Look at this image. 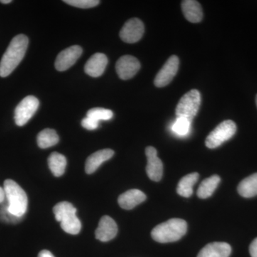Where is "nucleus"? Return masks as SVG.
<instances>
[{"label":"nucleus","instance_id":"obj_1","mask_svg":"<svg viewBox=\"0 0 257 257\" xmlns=\"http://www.w3.org/2000/svg\"><path fill=\"white\" fill-rule=\"evenodd\" d=\"M28 45L26 35H17L13 39L0 62V77H8L17 68L25 57Z\"/></svg>","mask_w":257,"mask_h":257},{"label":"nucleus","instance_id":"obj_2","mask_svg":"<svg viewBox=\"0 0 257 257\" xmlns=\"http://www.w3.org/2000/svg\"><path fill=\"white\" fill-rule=\"evenodd\" d=\"M187 223L181 219H171L157 225L152 229V239L157 242L169 243L178 241L185 235Z\"/></svg>","mask_w":257,"mask_h":257},{"label":"nucleus","instance_id":"obj_3","mask_svg":"<svg viewBox=\"0 0 257 257\" xmlns=\"http://www.w3.org/2000/svg\"><path fill=\"white\" fill-rule=\"evenodd\" d=\"M4 189L8 210L13 215L23 218L28 210V198L26 192L12 179L5 181Z\"/></svg>","mask_w":257,"mask_h":257},{"label":"nucleus","instance_id":"obj_4","mask_svg":"<svg viewBox=\"0 0 257 257\" xmlns=\"http://www.w3.org/2000/svg\"><path fill=\"white\" fill-rule=\"evenodd\" d=\"M53 212L56 219L60 221L61 227L65 232L73 235L79 234L82 224L76 214L77 209L71 203H58L53 208Z\"/></svg>","mask_w":257,"mask_h":257},{"label":"nucleus","instance_id":"obj_5","mask_svg":"<svg viewBox=\"0 0 257 257\" xmlns=\"http://www.w3.org/2000/svg\"><path fill=\"white\" fill-rule=\"evenodd\" d=\"M201 104V94L197 89H192L179 100L176 108L177 117H185L192 121L197 115Z\"/></svg>","mask_w":257,"mask_h":257},{"label":"nucleus","instance_id":"obj_6","mask_svg":"<svg viewBox=\"0 0 257 257\" xmlns=\"http://www.w3.org/2000/svg\"><path fill=\"white\" fill-rule=\"evenodd\" d=\"M236 132V125L231 120L222 121L206 139V146L209 149H214L220 146L225 142L230 140Z\"/></svg>","mask_w":257,"mask_h":257},{"label":"nucleus","instance_id":"obj_7","mask_svg":"<svg viewBox=\"0 0 257 257\" xmlns=\"http://www.w3.org/2000/svg\"><path fill=\"white\" fill-rule=\"evenodd\" d=\"M40 105L38 99L34 96H28L20 101L15 111V123L19 126L27 124L36 113Z\"/></svg>","mask_w":257,"mask_h":257},{"label":"nucleus","instance_id":"obj_8","mask_svg":"<svg viewBox=\"0 0 257 257\" xmlns=\"http://www.w3.org/2000/svg\"><path fill=\"white\" fill-rule=\"evenodd\" d=\"M145 32V26L138 18L128 20L119 32L120 38L126 43H136L141 40Z\"/></svg>","mask_w":257,"mask_h":257},{"label":"nucleus","instance_id":"obj_9","mask_svg":"<svg viewBox=\"0 0 257 257\" xmlns=\"http://www.w3.org/2000/svg\"><path fill=\"white\" fill-rule=\"evenodd\" d=\"M179 64L178 57L176 55L171 56L157 73L155 79V86L157 87H164L168 85L177 74Z\"/></svg>","mask_w":257,"mask_h":257},{"label":"nucleus","instance_id":"obj_10","mask_svg":"<svg viewBox=\"0 0 257 257\" xmlns=\"http://www.w3.org/2000/svg\"><path fill=\"white\" fill-rule=\"evenodd\" d=\"M141 67L138 59L133 56L124 55L120 57L116 64V71L119 78L127 80L133 78Z\"/></svg>","mask_w":257,"mask_h":257},{"label":"nucleus","instance_id":"obj_11","mask_svg":"<svg viewBox=\"0 0 257 257\" xmlns=\"http://www.w3.org/2000/svg\"><path fill=\"white\" fill-rule=\"evenodd\" d=\"M82 54V48L74 45L65 49L57 56L55 61V68L60 72H64L70 68Z\"/></svg>","mask_w":257,"mask_h":257},{"label":"nucleus","instance_id":"obj_12","mask_svg":"<svg viewBox=\"0 0 257 257\" xmlns=\"http://www.w3.org/2000/svg\"><path fill=\"white\" fill-rule=\"evenodd\" d=\"M145 153L147 159V176L151 180L159 182L163 175V164L157 156V150L153 147H147Z\"/></svg>","mask_w":257,"mask_h":257},{"label":"nucleus","instance_id":"obj_13","mask_svg":"<svg viewBox=\"0 0 257 257\" xmlns=\"http://www.w3.org/2000/svg\"><path fill=\"white\" fill-rule=\"evenodd\" d=\"M118 232L117 225L112 218L109 216H104L101 218L96 229L95 236L99 241L106 242L114 239Z\"/></svg>","mask_w":257,"mask_h":257},{"label":"nucleus","instance_id":"obj_14","mask_svg":"<svg viewBox=\"0 0 257 257\" xmlns=\"http://www.w3.org/2000/svg\"><path fill=\"white\" fill-rule=\"evenodd\" d=\"M108 64V59L104 54L96 53L88 60L84 66L86 74L92 77L102 75Z\"/></svg>","mask_w":257,"mask_h":257},{"label":"nucleus","instance_id":"obj_15","mask_svg":"<svg viewBox=\"0 0 257 257\" xmlns=\"http://www.w3.org/2000/svg\"><path fill=\"white\" fill-rule=\"evenodd\" d=\"M147 196L142 191L139 189H130L119 196L118 203L122 209L130 210L145 202Z\"/></svg>","mask_w":257,"mask_h":257},{"label":"nucleus","instance_id":"obj_16","mask_svg":"<svg viewBox=\"0 0 257 257\" xmlns=\"http://www.w3.org/2000/svg\"><path fill=\"white\" fill-rule=\"evenodd\" d=\"M114 152L110 149L99 150L94 152L88 157L85 164L86 173L88 175L94 173L99 168L101 164L104 163L106 161L110 160Z\"/></svg>","mask_w":257,"mask_h":257},{"label":"nucleus","instance_id":"obj_17","mask_svg":"<svg viewBox=\"0 0 257 257\" xmlns=\"http://www.w3.org/2000/svg\"><path fill=\"white\" fill-rule=\"evenodd\" d=\"M231 247L229 243L213 242L208 243L198 253L197 257H229Z\"/></svg>","mask_w":257,"mask_h":257},{"label":"nucleus","instance_id":"obj_18","mask_svg":"<svg viewBox=\"0 0 257 257\" xmlns=\"http://www.w3.org/2000/svg\"><path fill=\"white\" fill-rule=\"evenodd\" d=\"M182 10L184 17L190 23H198L202 21L203 18L202 7L197 1L185 0L182 2Z\"/></svg>","mask_w":257,"mask_h":257},{"label":"nucleus","instance_id":"obj_19","mask_svg":"<svg viewBox=\"0 0 257 257\" xmlns=\"http://www.w3.org/2000/svg\"><path fill=\"white\" fill-rule=\"evenodd\" d=\"M238 192L241 197L251 198L257 195V173L248 176L240 182Z\"/></svg>","mask_w":257,"mask_h":257},{"label":"nucleus","instance_id":"obj_20","mask_svg":"<svg viewBox=\"0 0 257 257\" xmlns=\"http://www.w3.org/2000/svg\"><path fill=\"white\" fill-rule=\"evenodd\" d=\"M199 177V174L195 172L184 176L181 179L177 189L179 195L186 198L190 197L193 194V187L197 183Z\"/></svg>","mask_w":257,"mask_h":257},{"label":"nucleus","instance_id":"obj_21","mask_svg":"<svg viewBox=\"0 0 257 257\" xmlns=\"http://www.w3.org/2000/svg\"><path fill=\"white\" fill-rule=\"evenodd\" d=\"M220 180V177L218 175H213L203 180L198 188V197L201 199H207L211 197L217 188Z\"/></svg>","mask_w":257,"mask_h":257},{"label":"nucleus","instance_id":"obj_22","mask_svg":"<svg viewBox=\"0 0 257 257\" xmlns=\"http://www.w3.org/2000/svg\"><path fill=\"white\" fill-rule=\"evenodd\" d=\"M67 163L66 157L58 152H53L48 158L49 167L55 177H61L64 175Z\"/></svg>","mask_w":257,"mask_h":257},{"label":"nucleus","instance_id":"obj_23","mask_svg":"<svg viewBox=\"0 0 257 257\" xmlns=\"http://www.w3.org/2000/svg\"><path fill=\"white\" fill-rule=\"evenodd\" d=\"M37 145L42 149H47L55 146L59 143L58 135L55 130L52 128H45L37 135Z\"/></svg>","mask_w":257,"mask_h":257},{"label":"nucleus","instance_id":"obj_24","mask_svg":"<svg viewBox=\"0 0 257 257\" xmlns=\"http://www.w3.org/2000/svg\"><path fill=\"white\" fill-rule=\"evenodd\" d=\"M190 120L185 117H177L172 125V130L179 136H185L189 133L191 125Z\"/></svg>","mask_w":257,"mask_h":257},{"label":"nucleus","instance_id":"obj_25","mask_svg":"<svg viewBox=\"0 0 257 257\" xmlns=\"http://www.w3.org/2000/svg\"><path fill=\"white\" fill-rule=\"evenodd\" d=\"M113 115L114 114H113L112 111L109 110V109L97 107L89 109L88 111L87 116L99 121L100 120L107 121V120L111 119L113 117Z\"/></svg>","mask_w":257,"mask_h":257},{"label":"nucleus","instance_id":"obj_26","mask_svg":"<svg viewBox=\"0 0 257 257\" xmlns=\"http://www.w3.org/2000/svg\"><path fill=\"white\" fill-rule=\"evenodd\" d=\"M64 3L76 8L87 9L97 6L100 2L98 0H64Z\"/></svg>","mask_w":257,"mask_h":257},{"label":"nucleus","instance_id":"obj_27","mask_svg":"<svg viewBox=\"0 0 257 257\" xmlns=\"http://www.w3.org/2000/svg\"><path fill=\"white\" fill-rule=\"evenodd\" d=\"M0 219L8 223H18L21 220L22 218L13 215L8 210V204L3 205L0 208Z\"/></svg>","mask_w":257,"mask_h":257},{"label":"nucleus","instance_id":"obj_28","mask_svg":"<svg viewBox=\"0 0 257 257\" xmlns=\"http://www.w3.org/2000/svg\"><path fill=\"white\" fill-rule=\"evenodd\" d=\"M82 126L86 130H94L99 126V121L87 116L82 119Z\"/></svg>","mask_w":257,"mask_h":257},{"label":"nucleus","instance_id":"obj_29","mask_svg":"<svg viewBox=\"0 0 257 257\" xmlns=\"http://www.w3.org/2000/svg\"><path fill=\"white\" fill-rule=\"evenodd\" d=\"M249 253L251 257H257V237L250 244Z\"/></svg>","mask_w":257,"mask_h":257},{"label":"nucleus","instance_id":"obj_30","mask_svg":"<svg viewBox=\"0 0 257 257\" xmlns=\"http://www.w3.org/2000/svg\"><path fill=\"white\" fill-rule=\"evenodd\" d=\"M38 257H55L48 250H42L39 253Z\"/></svg>","mask_w":257,"mask_h":257},{"label":"nucleus","instance_id":"obj_31","mask_svg":"<svg viewBox=\"0 0 257 257\" xmlns=\"http://www.w3.org/2000/svg\"><path fill=\"white\" fill-rule=\"evenodd\" d=\"M5 198H6V196H5V189L0 187V204L4 202Z\"/></svg>","mask_w":257,"mask_h":257},{"label":"nucleus","instance_id":"obj_32","mask_svg":"<svg viewBox=\"0 0 257 257\" xmlns=\"http://www.w3.org/2000/svg\"><path fill=\"white\" fill-rule=\"evenodd\" d=\"M12 2H13L12 0H0V3H3V4H10Z\"/></svg>","mask_w":257,"mask_h":257},{"label":"nucleus","instance_id":"obj_33","mask_svg":"<svg viewBox=\"0 0 257 257\" xmlns=\"http://www.w3.org/2000/svg\"><path fill=\"white\" fill-rule=\"evenodd\" d=\"M256 106H257V95L256 96Z\"/></svg>","mask_w":257,"mask_h":257}]
</instances>
